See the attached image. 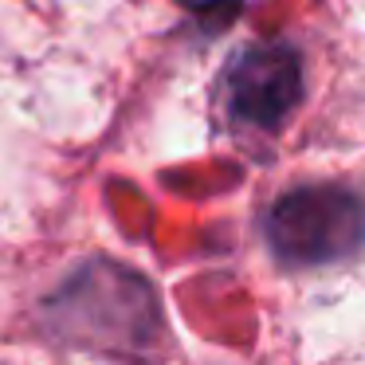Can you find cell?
<instances>
[{"mask_svg": "<svg viewBox=\"0 0 365 365\" xmlns=\"http://www.w3.org/2000/svg\"><path fill=\"white\" fill-rule=\"evenodd\" d=\"M267 240L287 263H334L365 247V197L346 185H302L267 212Z\"/></svg>", "mask_w": 365, "mask_h": 365, "instance_id": "6da1fadb", "label": "cell"}, {"mask_svg": "<svg viewBox=\"0 0 365 365\" xmlns=\"http://www.w3.org/2000/svg\"><path fill=\"white\" fill-rule=\"evenodd\" d=\"M181 4L200 12V16H228V12H236L240 0H181Z\"/></svg>", "mask_w": 365, "mask_h": 365, "instance_id": "3957f363", "label": "cell"}, {"mask_svg": "<svg viewBox=\"0 0 365 365\" xmlns=\"http://www.w3.org/2000/svg\"><path fill=\"white\" fill-rule=\"evenodd\" d=\"M302 95L299 56L283 43L244 48L224 71V106L244 126L271 130L294 110Z\"/></svg>", "mask_w": 365, "mask_h": 365, "instance_id": "7a4b0ae2", "label": "cell"}]
</instances>
